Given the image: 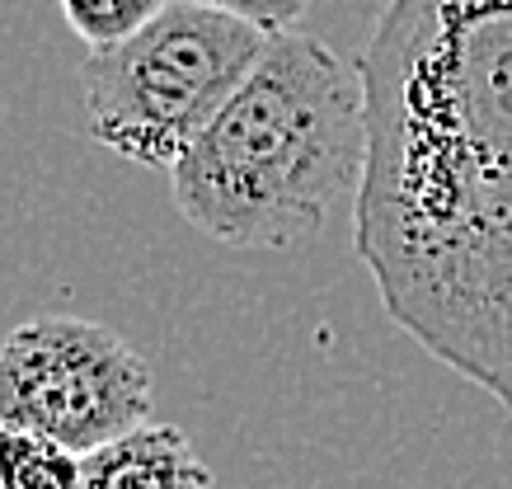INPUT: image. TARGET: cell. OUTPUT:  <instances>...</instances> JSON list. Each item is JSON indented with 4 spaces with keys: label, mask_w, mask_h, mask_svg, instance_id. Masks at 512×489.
<instances>
[{
    "label": "cell",
    "mask_w": 512,
    "mask_h": 489,
    "mask_svg": "<svg viewBox=\"0 0 512 489\" xmlns=\"http://www.w3.org/2000/svg\"><path fill=\"white\" fill-rule=\"evenodd\" d=\"M367 174V85L315 33L268 38L259 62L170 174L202 236L292 250L325 231Z\"/></svg>",
    "instance_id": "obj_2"
},
{
    "label": "cell",
    "mask_w": 512,
    "mask_h": 489,
    "mask_svg": "<svg viewBox=\"0 0 512 489\" xmlns=\"http://www.w3.org/2000/svg\"><path fill=\"white\" fill-rule=\"evenodd\" d=\"M357 71V259L390 320L512 414V0H386Z\"/></svg>",
    "instance_id": "obj_1"
},
{
    "label": "cell",
    "mask_w": 512,
    "mask_h": 489,
    "mask_svg": "<svg viewBox=\"0 0 512 489\" xmlns=\"http://www.w3.org/2000/svg\"><path fill=\"white\" fill-rule=\"evenodd\" d=\"M170 5L174 0H62V15L76 29V38L90 43V52H104L127 43L146 24H156Z\"/></svg>",
    "instance_id": "obj_7"
},
{
    "label": "cell",
    "mask_w": 512,
    "mask_h": 489,
    "mask_svg": "<svg viewBox=\"0 0 512 489\" xmlns=\"http://www.w3.org/2000/svg\"><path fill=\"white\" fill-rule=\"evenodd\" d=\"M264 43L240 19L174 0L127 43L85 57L80 95L90 137L132 165L174 174L254 71Z\"/></svg>",
    "instance_id": "obj_3"
},
{
    "label": "cell",
    "mask_w": 512,
    "mask_h": 489,
    "mask_svg": "<svg viewBox=\"0 0 512 489\" xmlns=\"http://www.w3.org/2000/svg\"><path fill=\"white\" fill-rule=\"evenodd\" d=\"M0 489H85V457L19 428H0Z\"/></svg>",
    "instance_id": "obj_6"
},
{
    "label": "cell",
    "mask_w": 512,
    "mask_h": 489,
    "mask_svg": "<svg viewBox=\"0 0 512 489\" xmlns=\"http://www.w3.org/2000/svg\"><path fill=\"white\" fill-rule=\"evenodd\" d=\"M193 5H207L217 15H231L249 29H259L264 38H278V33H292L296 19L306 15L311 0H193Z\"/></svg>",
    "instance_id": "obj_8"
},
{
    "label": "cell",
    "mask_w": 512,
    "mask_h": 489,
    "mask_svg": "<svg viewBox=\"0 0 512 489\" xmlns=\"http://www.w3.org/2000/svg\"><path fill=\"white\" fill-rule=\"evenodd\" d=\"M85 489H212V466L184 428L151 424L85 457Z\"/></svg>",
    "instance_id": "obj_5"
},
{
    "label": "cell",
    "mask_w": 512,
    "mask_h": 489,
    "mask_svg": "<svg viewBox=\"0 0 512 489\" xmlns=\"http://www.w3.org/2000/svg\"><path fill=\"white\" fill-rule=\"evenodd\" d=\"M151 367L118 330L38 316L0 344V428L90 457L151 424Z\"/></svg>",
    "instance_id": "obj_4"
}]
</instances>
